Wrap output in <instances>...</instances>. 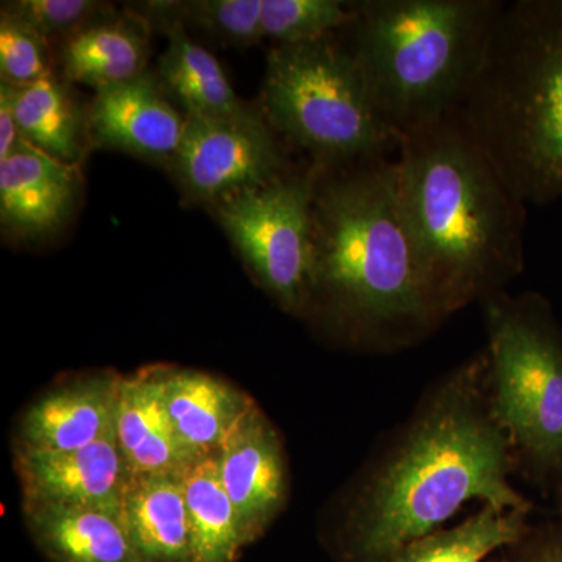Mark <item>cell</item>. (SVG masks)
<instances>
[{
    "instance_id": "30bf717a",
    "label": "cell",
    "mask_w": 562,
    "mask_h": 562,
    "mask_svg": "<svg viewBox=\"0 0 562 562\" xmlns=\"http://www.w3.org/2000/svg\"><path fill=\"white\" fill-rule=\"evenodd\" d=\"M22 503L122 512L133 473L116 436L83 449L31 450L14 447Z\"/></svg>"
},
{
    "instance_id": "f1b7e54d",
    "label": "cell",
    "mask_w": 562,
    "mask_h": 562,
    "mask_svg": "<svg viewBox=\"0 0 562 562\" xmlns=\"http://www.w3.org/2000/svg\"><path fill=\"white\" fill-rule=\"evenodd\" d=\"M20 125L13 110L11 87L5 81L0 83V161L7 160L24 143Z\"/></svg>"
},
{
    "instance_id": "6da1fadb",
    "label": "cell",
    "mask_w": 562,
    "mask_h": 562,
    "mask_svg": "<svg viewBox=\"0 0 562 562\" xmlns=\"http://www.w3.org/2000/svg\"><path fill=\"white\" fill-rule=\"evenodd\" d=\"M516 461L491 413L484 351L428 395L362 486L350 514L351 552L362 562H390L473 501L530 513L509 480Z\"/></svg>"
},
{
    "instance_id": "9a60e30c",
    "label": "cell",
    "mask_w": 562,
    "mask_h": 562,
    "mask_svg": "<svg viewBox=\"0 0 562 562\" xmlns=\"http://www.w3.org/2000/svg\"><path fill=\"white\" fill-rule=\"evenodd\" d=\"M166 368L150 366L122 376L116 439L135 479L183 475L201 460L180 442L166 409Z\"/></svg>"
},
{
    "instance_id": "8992f818",
    "label": "cell",
    "mask_w": 562,
    "mask_h": 562,
    "mask_svg": "<svg viewBox=\"0 0 562 562\" xmlns=\"http://www.w3.org/2000/svg\"><path fill=\"white\" fill-rule=\"evenodd\" d=\"M261 113L321 169L395 155L401 147L373 105L357 58L335 36L269 52Z\"/></svg>"
},
{
    "instance_id": "5bb4252c",
    "label": "cell",
    "mask_w": 562,
    "mask_h": 562,
    "mask_svg": "<svg viewBox=\"0 0 562 562\" xmlns=\"http://www.w3.org/2000/svg\"><path fill=\"white\" fill-rule=\"evenodd\" d=\"M87 124L105 146L155 160L173 158L187 128V120L146 72L95 91Z\"/></svg>"
},
{
    "instance_id": "52a82bcc",
    "label": "cell",
    "mask_w": 562,
    "mask_h": 562,
    "mask_svg": "<svg viewBox=\"0 0 562 562\" xmlns=\"http://www.w3.org/2000/svg\"><path fill=\"white\" fill-rule=\"evenodd\" d=\"M487 397L517 460L541 482L562 476V327L538 292L482 302Z\"/></svg>"
},
{
    "instance_id": "d4e9b609",
    "label": "cell",
    "mask_w": 562,
    "mask_h": 562,
    "mask_svg": "<svg viewBox=\"0 0 562 562\" xmlns=\"http://www.w3.org/2000/svg\"><path fill=\"white\" fill-rule=\"evenodd\" d=\"M184 16L225 43L249 44L265 38L261 0H202L180 3Z\"/></svg>"
},
{
    "instance_id": "ac0fdd59",
    "label": "cell",
    "mask_w": 562,
    "mask_h": 562,
    "mask_svg": "<svg viewBox=\"0 0 562 562\" xmlns=\"http://www.w3.org/2000/svg\"><path fill=\"white\" fill-rule=\"evenodd\" d=\"M122 517L147 562H192L190 516L181 475L133 480Z\"/></svg>"
},
{
    "instance_id": "5b68a950",
    "label": "cell",
    "mask_w": 562,
    "mask_h": 562,
    "mask_svg": "<svg viewBox=\"0 0 562 562\" xmlns=\"http://www.w3.org/2000/svg\"><path fill=\"white\" fill-rule=\"evenodd\" d=\"M502 0L353 2L350 50L398 139L460 110L482 68Z\"/></svg>"
},
{
    "instance_id": "3957f363",
    "label": "cell",
    "mask_w": 562,
    "mask_h": 562,
    "mask_svg": "<svg viewBox=\"0 0 562 562\" xmlns=\"http://www.w3.org/2000/svg\"><path fill=\"white\" fill-rule=\"evenodd\" d=\"M395 155L319 168L313 205L308 312L355 341L382 347L442 322L403 220Z\"/></svg>"
},
{
    "instance_id": "44dd1931",
    "label": "cell",
    "mask_w": 562,
    "mask_h": 562,
    "mask_svg": "<svg viewBox=\"0 0 562 562\" xmlns=\"http://www.w3.org/2000/svg\"><path fill=\"white\" fill-rule=\"evenodd\" d=\"M191 528L192 562H233L244 549L238 517L222 486L216 453L181 475Z\"/></svg>"
},
{
    "instance_id": "e0dca14e",
    "label": "cell",
    "mask_w": 562,
    "mask_h": 562,
    "mask_svg": "<svg viewBox=\"0 0 562 562\" xmlns=\"http://www.w3.org/2000/svg\"><path fill=\"white\" fill-rule=\"evenodd\" d=\"M165 402L180 442L195 457L220 452L255 402L238 387L194 369L166 368Z\"/></svg>"
},
{
    "instance_id": "603a6c76",
    "label": "cell",
    "mask_w": 562,
    "mask_h": 562,
    "mask_svg": "<svg viewBox=\"0 0 562 562\" xmlns=\"http://www.w3.org/2000/svg\"><path fill=\"white\" fill-rule=\"evenodd\" d=\"M528 514L483 506L465 522L403 547L390 562H483L498 549L522 541L530 531Z\"/></svg>"
},
{
    "instance_id": "ba28073f",
    "label": "cell",
    "mask_w": 562,
    "mask_h": 562,
    "mask_svg": "<svg viewBox=\"0 0 562 562\" xmlns=\"http://www.w3.org/2000/svg\"><path fill=\"white\" fill-rule=\"evenodd\" d=\"M319 168L217 202L222 227L262 286L292 313L308 312L314 273V194Z\"/></svg>"
},
{
    "instance_id": "4fadbf2b",
    "label": "cell",
    "mask_w": 562,
    "mask_h": 562,
    "mask_svg": "<svg viewBox=\"0 0 562 562\" xmlns=\"http://www.w3.org/2000/svg\"><path fill=\"white\" fill-rule=\"evenodd\" d=\"M80 176L68 165L24 140L0 161V220L20 238H43L60 231L79 199Z\"/></svg>"
},
{
    "instance_id": "7402d4cb",
    "label": "cell",
    "mask_w": 562,
    "mask_h": 562,
    "mask_svg": "<svg viewBox=\"0 0 562 562\" xmlns=\"http://www.w3.org/2000/svg\"><path fill=\"white\" fill-rule=\"evenodd\" d=\"M11 95L24 139L44 154L77 166L87 125L66 88L50 76L27 87H11Z\"/></svg>"
},
{
    "instance_id": "ffe728a7",
    "label": "cell",
    "mask_w": 562,
    "mask_h": 562,
    "mask_svg": "<svg viewBox=\"0 0 562 562\" xmlns=\"http://www.w3.org/2000/svg\"><path fill=\"white\" fill-rule=\"evenodd\" d=\"M169 46L160 60V76L188 117H222L246 110L220 61L195 44L180 22L168 25Z\"/></svg>"
},
{
    "instance_id": "484cf974",
    "label": "cell",
    "mask_w": 562,
    "mask_h": 562,
    "mask_svg": "<svg viewBox=\"0 0 562 562\" xmlns=\"http://www.w3.org/2000/svg\"><path fill=\"white\" fill-rule=\"evenodd\" d=\"M0 72L11 87H27L52 76L46 40L5 14L0 21Z\"/></svg>"
},
{
    "instance_id": "4316f807",
    "label": "cell",
    "mask_w": 562,
    "mask_h": 562,
    "mask_svg": "<svg viewBox=\"0 0 562 562\" xmlns=\"http://www.w3.org/2000/svg\"><path fill=\"white\" fill-rule=\"evenodd\" d=\"M101 3L90 0H21L3 7L2 14L21 22L25 27L38 33L41 38L76 35L88 25L94 24V16Z\"/></svg>"
},
{
    "instance_id": "9c48e42d",
    "label": "cell",
    "mask_w": 562,
    "mask_h": 562,
    "mask_svg": "<svg viewBox=\"0 0 562 562\" xmlns=\"http://www.w3.org/2000/svg\"><path fill=\"white\" fill-rule=\"evenodd\" d=\"M173 166L194 198L221 202L286 176V157L265 114L188 117Z\"/></svg>"
},
{
    "instance_id": "2e32d148",
    "label": "cell",
    "mask_w": 562,
    "mask_h": 562,
    "mask_svg": "<svg viewBox=\"0 0 562 562\" xmlns=\"http://www.w3.org/2000/svg\"><path fill=\"white\" fill-rule=\"evenodd\" d=\"M33 542L52 562H147L122 512L22 503Z\"/></svg>"
},
{
    "instance_id": "d6986e66",
    "label": "cell",
    "mask_w": 562,
    "mask_h": 562,
    "mask_svg": "<svg viewBox=\"0 0 562 562\" xmlns=\"http://www.w3.org/2000/svg\"><path fill=\"white\" fill-rule=\"evenodd\" d=\"M149 57L147 31L132 18L94 22L70 36L63 52L66 79L95 91L144 74Z\"/></svg>"
},
{
    "instance_id": "7c38bea8",
    "label": "cell",
    "mask_w": 562,
    "mask_h": 562,
    "mask_svg": "<svg viewBox=\"0 0 562 562\" xmlns=\"http://www.w3.org/2000/svg\"><path fill=\"white\" fill-rule=\"evenodd\" d=\"M121 382L102 371L44 392L22 414L14 447L63 452L114 438Z\"/></svg>"
},
{
    "instance_id": "cb8c5ba5",
    "label": "cell",
    "mask_w": 562,
    "mask_h": 562,
    "mask_svg": "<svg viewBox=\"0 0 562 562\" xmlns=\"http://www.w3.org/2000/svg\"><path fill=\"white\" fill-rule=\"evenodd\" d=\"M353 3L339 0H261L265 38L279 44L313 43L346 31Z\"/></svg>"
},
{
    "instance_id": "f546056e",
    "label": "cell",
    "mask_w": 562,
    "mask_h": 562,
    "mask_svg": "<svg viewBox=\"0 0 562 562\" xmlns=\"http://www.w3.org/2000/svg\"><path fill=\"white\" fill-rule=\"evenodd\" d=\"M554 491H557L558 512H560L562 517V476L554 483Z\"/></svg>"
},
{
    "instance_id": "7a4b0ae2",
    "label": "cell",
    "mask_w": 562,
    "mask_h": 562,
    "mask_svg": "<svg viewBox=\"0 0 562 562\" xmlns=\"http://www.w3.org/2000/svg\"><path fill=\"white\" fill-rule=\"evenodd\" d=\"M403 220L443 319L524 271L528 203L505 180L461 110L402 139Z\"/></svg>"
},
{
    "instance_id": "83f0119b",
    "label": "cell",
    "mask_w": 562,
    "mask_h": 562,
    "mask_svg": "<svg viewBox=\"0 0 562 562\" xmlns=\"http://www.w3.org/2000/svg\"><path fill=\"white\" fill-rule=\"evenodd\" d=\"M516 562H562V524L527 532Z\"/></svg>"
},
{
    "instance_id": "8fae6325",
    "label": "cell",
    "mask_w": 562,
    "mask_h": 562,
    "mask_svg": "<svg viewBox=\"0 0 562 562\" xmlns=\"http://www.w3.org/2000/svg\"><path fill=\"white\" fill-rule=\"evenodd\" d=\"M216 458L222 486L233 503L247 547L268 530L288 497L283 443L257 403L222 443Z\"/></svg>"
},
{
    "instance_id": "277c9868",
    "label": "cell",
    "mask_w": 562,
    "mask_h": 562,
    "mask_svg": "<svg viewBox=\"0 0 562 562\" xmlns=\"http://www.w3.org/2000/svg\"><path fill=\"white\" fill-rule=\"evenodd\" d=\"M460 110L525 202L562 199V0L503 3Z\"/></svg>"
}]
</instances>
